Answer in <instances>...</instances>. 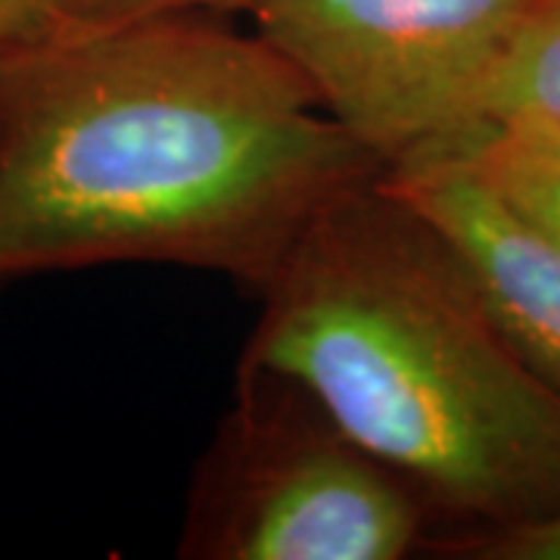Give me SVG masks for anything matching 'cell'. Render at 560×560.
Returning <instances> with one entry per match:
<instances>
[{
  "label": "cell",
  "instance_id": "1",
  "mask_svg": "<svg viewBox=\"0 0 560 560\" xmlns=\"http://www.w3.org/2000/svg\"><path fill=\"white\" fill-rule=\"evenodd\" d=\"M383 172L256 32L75 28L0 66V280L150 261L259 287Z\"/></svg>",
  "mask_w": 560,
  "mask_h": 560
},
{
  "label": "cell",
  "instance_id": "2",
  "mask_svg": "<svg viewBox=\"0 0 560 560\" xmlns=\"http://www.w3.org/2000/svg\"><path fill=\"white\" fill-rule=\"evenodd\" d=\"M243 364L293 383L464 536L560 514V389L383 175L327 200L259 287Z\"/></svg>",
  "mask_w": 560,
  "mask_h": 560
},
{
  "label": "cell",
  "instance_id": "3",
  "mask_svg": "<svg viewBox=\"0 0 560 560\" xmlns=\"http://www.w3.org/2000/svg\"><path fill=\"white\" fill-rule=\"evenodd\" d=\"M194 495L180 555L209 560H401L430 508L293 383L241 364V401Z\"/></svg>",
  "mask_w": 560,
  "mask_h": 560
},
{
  "label": "cell",
  "instance_id": "4",
  "mask_svg": "<svg viewBox=\"0 0 560 560\" xmlns=\"http://www.w3.org/2000/svg\"><path fill=\"white\" fill-rule=\"evenodd\" d=\"M536 0H256L253 32L383 168L458 135Z\"/></svg>",
  "mask_w": 560,
  "mask_h": 560
},
{
  "label": "cell",
  "instance_id": "5",
  "mask_svg": "<svg viewBox=\"0 0 560 560\" xmlns=\"http://www.w3.org/2000/svg\"><path fill=\"white\" fill-rule=\"evenodd\" d=\"M427 221L514 349L560 389V246L448 150L381 172Z\"/></svg>",
  "mask_w": 560,
  "mask_h": 560
},
{
  "label": "cell",
  "instance_id": "6",
  "mask_svg": "<svg viewBox=\"0 0 560 560\" xmlns=\"http://www.w3.org/2000/svg\"><path fill=\"white\" fill-rule=\"evenodd\" d=\"M467 128H523L560 138V0H536L477 88Z\"/></svg>",
  "mask_w": 560,
  "mask_h": 560
},
{
  "label": "cell",
  "instance_id": "7",
  "mask_svg": "<svg viewBox=\"0 0 560 560\" xmlns=\"http://www.w3.org/2000/svg\"><path fill=\"white\" fill-rule=\"evenodd\" d=\"M433 147L467 162L501 200L560 246V138L523 128H464Z\"/></svg>",
  "mask_w": 560,
  "mask_h": 560
},
{
  "label": "cell",
  "instance_id": "8",
  "mask_svg": "<svg viewBox=\"0 0 560 560\" xmlns=\"http://www.w3.org/2000/svg\"><path fill=\"white\" fill-rule=\"evenodd\" d=\"M256 0H69V32L106 28L162 16H219L249 13Z\"/></svg>",
  "mask_w": 560,
  "mask_h": 560
},
{
  "label": "cell",
  "instance_id": "9",
  "mask_svg": "<svg viewBox=\"0 0 560 560\" xmlns=\"http://www.w3.org/2000/svg\"><path fill=\"white\" fill-rule=\"evenodd\" d=\"M69 32V0H0V66Z\"/></svg>",
  "mask_w": 560,
  "mask_h": 560
},
{
  "label": "cell",
  "instance_id": "10",
  "mask_svg": "<svg viewBox=\"0 0 560 560\" xmlns=\"http://www.w3.org/2000/svg\"><path fill=\"white\" fill-rule=\"evenodd\" d=\"M448 548L480 560H560V514L504 533L455 536Z\"/></svg>",
  "mask_w": 560,
  "mask_h": 560
},
{
  "label": "cell",
  "instance_id": "11",
  "mask_svg": "<svg viewBox=\"0 0 560 560\" xmlns=\"http://www.w3.org/2000/svg\"><path fill=\"white\" fill-rule=\"evenodd\" d=\"M555 138H558V135H555Z\"/></svg>",
  "mask_w": 560,
  "mask_h": 560
}]
</instances>
